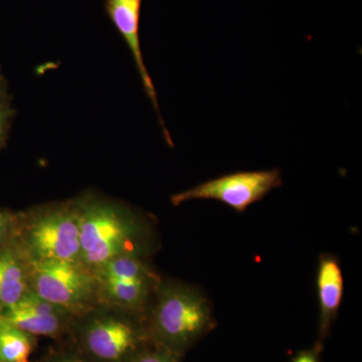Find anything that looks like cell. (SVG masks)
<instances>
[{
  "label": "cell",
  "instance_id": "obj_1",
  "mask_svg": "<svg viewBox=\"0 0 362 362\" xmlns=\"http://www.w3.org/2000/svg\"><path fill=\"white\" fill-rule=\"evenodd\" d=\"M74 202L78 216L80 259L90 271L124 255L150 257L156 232L146 214L94 192L78 195Z\"/></svg>",
  "mask_w": 362,
  "mask_h": 362
},
{
  "label": "cell",
  "instance_id": "obj_2",
  "mask_svg": "<svg viewBox=\"0 0 362 362\" xmlns=\"http://www.w3.org/2000/svg\"><path fill=\"white\" fill-rule=\"evenodd\" d=\"M151 341L182 358L216 325L209 298L195 286L162 279L146 313Z\"/></svg>",
  "mask_w": 362,
  "mask_h": 362
},
{
  "label": "cell",
  "instance_id": "obj_3",
  "mask_svg": "<svg viewBox=\"0 0 362 362\" xmlns=\"http://www.w3.org/2000/svg\"><path fill=\"white\" fill-rule=\"evenodd\" d=\"M70 334L93 362H127L151 341L146 316L105 304L76 317Z\"/></svg>",
  "mask_w": 362,
  "mask_h": 362
},
{
  "label": "cell",
  "instance_id": "obj_4",
  "mask_svg": "<svg viewBox=\"0 0 362 362\" xmlns=\"http://www.w3.org/2000/svg\"><path fill=\"white\" fill-rule=\"evenodd\" d=\"M13 242L30 263L81 261L74 199L16 211Z\"/></svg>",
  "mask_w": 362,
  "mask_h": 362
},
{
  "label": "cell",
  "instance_id": "obj_5",
  "mask_svg": "<svg viewBox=\"0 0 362 362\" xmlns=\"http://www.w3.org/2000/svg\"><path fill=\"white\" fill-rule=\"evenodd\" d=\"M149 258L124 255L97 269L100 304L146 316L163 279Z\"/></svg>",
  "mask_w": 362,
  "mask_h": 362
},
{
  "label": "cell",
  "instance_id": "obj_6",
  "mask_svg": "<svg viewBox=\"0 0 362 362\" xmlns=\"http://www.w3.org/2000/svg\"><path fill=\"white\" fill-rule=\"evenodd\" d=\"M30 290L78 317L100 304L94 272L81 261L30 263Z\"/></svg>",
  "mask_w": 362,
  "mask_h": 362
},
{
  "label": "cell",
  "instance_id": "obj_7",
  "mask_svg": "<svg viewBox=\"0 0 362 362\" xmlns=\"http://www.w3.org/2000/svg\"><path fill=\"white\" fill-rule=\"evenodd\" d=\"M280 169L239 171L220 176L195 185L170 197L173 206H180L192 201H216L230 206L238 213H245L247 207L256 204L276 188L282 187Z\"/></svg>",
  "mask_w": 362,
  "mask_h": 362
},
{
  "label": "cell",
  "instance_id": "obj_8",
  "mask_svg": "<svg viewBox=\"0 0 362 362\" xmlns=\"http://www.w3.org/2000/svg\"><path fill=\"white\" fill-rule=\"evenodd\" d=\"M0 317L33 337L49 338L70 334L76 318L70 312L47 301L32 290Z\"/></svg>",
  "mask_w": 362,
  "mask_h": 362
},
{
  "label": "cell",
  "instance_id": "obj_9",
  "mask_svg": "<svg viewBox=\"0 0 362 362\" xmlns=\"http://www.w3.org/2000/svg\"><path fill=\"white\" fill-rule=\"evenodd\" d=\"M142 0H105V9L113 23L117 32L125 40L128 49L134 59L136 68L139 73L143 88L147 97L149 98L154 110L159 118L164 138L169 146H173V139L169 134L168 128L163 122L159 109L158 98L152 78L145 65L144 58L140 44V16H141Z\"/></svg>",
  "mask_w": 362,
  "mask_h": 362
},
{
  "label": "cell",
  "instance_id": "obj_10",
  "mask_svg": "<svg viewBox=\"0 0 362 362\" xmlns=\"http://www.w3.org/2000/svg\"><path fill=\"white\" fill-rule=\"evenodd\" d=\"M318 297V338L316 344L323 347L343 301L344 278L339 259L334 255L324 252L319 257L316 273Z\"/></svg>",
  "mask_w": 362,
  "mask_h": 362
},
{
  "label": "cell",
  "instance_id": "obj_11",
  "mask_svg": "<svg viewBox=\"0 0 362 362\" xmlns=\"http://www.w3.org/2000/svg\"><path fill=\"white\" fill-rule=\"evenodd\" d=\"M30 291V265L13 240L0 250V316Z\"/></svg>",
  "mask_w": 362,
  "mask_h": 362
},
{
  "label": "cell",
  "instance_id": "obj_12",
  "mask_svg": "<svg viewBox=\"0 0 362 362\" xmlns=\"http://www.w3.org/2000/svg\"><path fill=\"white\" fill-rule=\"evenodd\" d=\"M35 344V337L0 317V362L28 361Z\"/></svg>",
  "mask_w": 362,
  "mask_h": 362
},
{
  "label": "cell",
  "instance_id": "obj_13",
  "mask_svg": "<svg viewBox=\"0 0 362 362\" xmlns=\"http://www.w3.org/2000/svg\"><path fill=\"white\" fill-rule=\"evenodd\" d=\"M14 115L13 99L6 81L0 84V151L6 146Z\"/></svg>",
  "mask_w": 362,
  "mask_h": 362
},
{
  "label": "cell",
  "instance_id": "obj_14",
  "mask_svg": "<svg viewBox=\"0 0 362 362\" xmlns=\"http://www.w3.org/2000/svg\"><path fill=\"white\" fill-rule=\"evenodd\" d=\"M181 357L170 350L150 341L127 362H180Z\"/></svg>",
  "mask_w": 362,
  "mask_h": 362
},
{
  "label": "cell",
  "instance_id": "obj_15",
  "mask_svg": "<svg viewBox=\"0 0 362 362\" xmlns=\"http://www.w3.org/2000/svg\"><path fill=\"white\" fill-rule=\"evenodd\" d=\"M16 211L0 206V250L13 239Z\"/></svg>",
  "mask_w": 362,
  "mask_h": 362
},
{
  "label": "cell",
  "instance_id": "obj_16",
  "mask_svg": "<svg viewBox=\"0 0 362 362\" xmlns=\"http://www.w3.org/2000/svg\"><path fill=\"white\" fill-rule=\"evenodd\" d=\"M47 362H93L78 349L63 350L49 357Z\"/></svg>",
  "mask_w": 362,
  "mask_h": 362
},
{
  "label": "cell",
  "instance_id": "obj_17",
  "mask_svg": "<svg viewBox=\"0 0 362 362\" xmlns=\"http://www.w3.org/2000/svg\"><path fill=\"white\" fill-rule=\"evenodd\" d=\"M322 346L314 344L310 349L301 350L296 356L293 357L291 362H320V354Z\"/></svg>",
  "mask_w": 362,
  "mask_h": 362
},
{
  "label": "cell",
  "instance_id": "obj_18",
  "mask_svg": "<svg viewBox=\"0 0 362 362\" xmlns=\"http://www.w3.org/2000/svg\"><path fill=\"white\" fill-rule=\"evenodd\" d=\"M6 82V78L4 77V74H2L1 66H0V84L1 83Z\"/></svg>",
  "mask_w": 362,
  "mask_h": 362
},
{
  "label": "cell",
  "instance_id": "obj_19",
  "mask_svg": "<svg viewBox=\"0 0 362 362\" xmlns=\"http://www.w3.org/2000/svg\"><path fill=\"white\" fill-rule=\"evenodd\" d=\"M25 362H30V361H25Z\"/></svg>",
  "mask_w": 362,
  "mask_h": 362
}]
</instances>
